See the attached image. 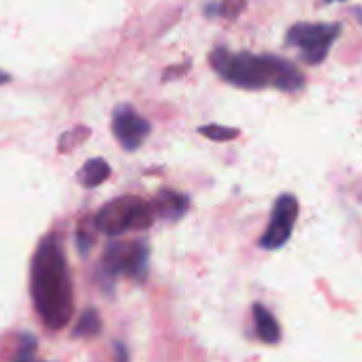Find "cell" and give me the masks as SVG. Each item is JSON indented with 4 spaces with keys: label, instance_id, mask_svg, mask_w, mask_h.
Masks as SVG:
<instances>
[{
    "label": "cell",
    "instance_id": "11",
    "mask_svg": "<svg viewBox=\"0 0 362 362\" xmlns=\"http://www.w3.org/2000/svg\"><path fill=\"white\" fill-rule=\"evenodd\" d=\"M103 330V322H100V315L96 309H88L81 313L73 334L75 337H96L98 332Z\"/></svg>",
    "mask_w": 362,
    "mask_h": 362
},
{
    "label": "cell",
    "instance_id": "12",
    "mask_svg": "<svg viewBox=\"0 0 362 362\" xmlns=\"http://www.w3.org/2000/svg\"><path fill=\"white\" fill-rule=\"evenodd\" d=\"M199 132L205 134L207 139L220 141V143H222V141H233V139L239 136V130H237V128H226V126H218V124L203 126V128H199Z\"/></svg>",
    "mask_w": 362,
    "mask_h": 362
},
{
    "label": "cell",
    "instance_id": "14",
    "mask_svg": "<svg viewBox=\"0 0 362 362\" xmlns=\"http://www.w3.org/2000/svg\"><path fill=\"white\" fill-rule=\"evenodd\" d=\"M243 9H245V0H222L218 5V13L224 16L226 20H235Z\"/></svg>",
    "mask_w": 362,
    "mask_h": 362
},
{
    "label": "cell",
    "instance_id": "16",
    "mask_svg": "<svg viewBox=\"0 0 362 362\" xmlns=\"http://www.w3.org/2000/svg\"><path fill=\"white\" fill-rule=\"evenodd\" d=\"M113 347H115V362H130V356H128V349H126L124 343L115 341Z\"/></svg>",
    "mask_w": 362,
    "mask_h": 362
},
{
    "label": "cell",
    "instance_id": "10",
    "mask_svg": "<svg viewBox=\"0 0 362 362\" xmlns=\"http://www.w3.org/2000/svg\"><path fill=\"white\" fill-rule=\"evenodd\" d=\"M109 175H111V168H109V164L105 162V160H100V158H94V160H88L83 166H81V170H79V181H81V186H86V188H96V186H100L103 181H107L109 179Z\"/></svg>",
    "mask_w": 362,
    "mask_h": 362
},
{
    "label": "cell",
    "instance_id": "5",
    "mask_svg": "<svg viewBox=\"0 0 362 362\" xmlns=\"http://www.w3.org/2000/svg\"><path fill=\"white\" fill-rule=\"evenodd\" d=\"M339 37V26L330 24H296L288 30V43L303 52L305 62L320 64L326 60L330 45Z\"/></svg>",
    "mask_w": 362,
    "mask_h": 362
},
{
    "label": "cell",
    "instance_id": "8",
    "mask_svg": "<svg viewBox=\"0 0 362 362\" xmlns=\"http://www.w3.org/2000/svg\"><path fill=\"white\" fill-rule=\"evenodd\" d=\"M151 207H153V214L158 218L175 222V220L186 216V211L190 207V201L184 194L175 192V190H160Z\"/></svg>",
    "mask_w": 362,
    "mask_h": 362
},
{
    "label": "cell",
    "instance_id": "13",
    "mask_svg": "<svg viewBox=\"0 0 362 362\" xmlns=\"http://www.w3.org/2000/svg\"><path fill=\"white\" fill-rule=\"evenodd\" d=\"M35 351H37V339L30 332H24L20 337V347H18V354H16V362H33Z\"/></svg>",
    "mask_w": 362,
    "mask_h": 362
},
{
    "label": "cell",
    "instance_id": "2",
    "mask_svg": "<svg viewBox=\"0 0 362 362\" xmlns=\"http://www.w3.org/2000/svg\"><path fill=\"white\" fill-rule=\"evenodd\" d=\"M211 66L220 77L245 90L275 86L281 92H298L305 86V79L296 66L275 56L230 54L226 49H216L211 54Z\"/></svg>",
    "mask_w": 362,
    "mask_h": 362
},
{
    "label": "cell",
    "instance_id": "15",
    "mask_svg": "<svg viewBox=\"0 0 362 362\" xmlns=\"http://www.w3.org/2000/svg\"><path fill=\"white\" fill-rule=\"evenodd\" d=\"M92 233H88L86 230V224H81L79 228H77V247H79V252L81 254H88L90 252V247H92Z\"/></svg>",
    "mask_w": 362,
    "mask_h": 362
},
{
    "label": "cell",
    "instance_id": "6",
    "mask_svg": "<svg viewBox=\"0 0 362 362\" xmlns=\"http://www.w3.org/2000/svg\"><path fill=\"white\" fill-rule=\"evenodd\" d=\"M298 216V201L292 194H284L275 201L273 214H271V222L267 233L260 239V247L264 250H279L288 243L294 222Z\"/></svg>",
    "mask_w": 362,
    "mask_h": 362
},
{
    "label": "cell",
    "instance_id": "18",
    "mask_svg": "<svg viewBox=\"0 0 362 362\" xmlns=\"http://www.w3.org/2000/svg\"><path fill=\"white\" fill-rule=\"evenodd\" d=\"M326 3H337V0H326Z\"/></svg>",
    "mask_w": 362,
    "mask_h": 362
},
{
    "label": "cell",
    "instance_id": "17",
    "mask_svg": "<svg viewBox=\"0 0 362 362\" xmlns=\"http://www.w3.org/2000/svg\"><path fill=\"white\" fill-rule=\"evenodd\" d=\"M7 81H9V75L0 71V83H7Z\"/></svg>",
    "mask_w": 362,
    "mask_h": 362
},
{
    "label": "cell",
    "instance_id": "4",
    "mask_svg": "<svg viewBox=\"0 0 362 362\" xmlns=\"http://www.w3.org/2000/svg\"><path fill=\"white\" fill-rule=\"evenodd\" d=\"M149 264V247L145 241H111L103 256V273L109 279L128 275L136 281H143Z\"/></svg>",
    "mask_w": 362,
    "mask_h": 362
},
{
    "label": "cell",
    "instance_id": "1",
    "mask_svg": "<svg viewBox=\"0 0 362 362\" xmlns=\"http://www.w3.org/2000/svg\"><path fill=\"white\" fill-rule=\"evenodd\" d=\"M30 296L41 322L49 330H62L75 311L73 279L64 247L56 235L41 239L30 262Z\"/></svg>",
    "mask_w": 362,
    "mask_h": 362
},
{
    "label": "cell",
    "instance_id": "7",
    "mask_svg": "<svg viewBox=\"0 0 362 362\" xmlns=\"http://www.w3.org/2000/svg\"><path fill=\"white\" fill-rule=\"evenodd\" d=\"M151 126L145 117L134 113L130 107H117L113 113V134L119 145L128 151L143 145L145 136L149 134Z\"/></svg>",
    "mask_w": 362,
    "mask_h": 362
},
{
    "label": "cell",
    "instance_id": "9",
    "mask_svg": "<svg viewBox=\"0 0 362 362\" xmlns=\"http://www.w3.org/2000/svg\"><path fill=\"white\" fill-rule=\"evenodd\" d=\"M254 322H256V330H258L260 341L273 345V343H277L281 339L279 324L264 305H254Z\"/></svg>",
    "mask_w": 362,
    "mask_h": 362
},
{
    "label": "cell",
    "instance_id": "3",
    "mask_svg": "<svg viewBox=\"0 0 362 362\" xmlns=\"http://www.w3.org/2000/svg\"><path fill=\"white\" fill-rule=\"evenodd\" d=\"M153 207L136 197H122L107 203L94 218L96 230L119 237L128 230H145L153 222Z\"/></svg>",
    "mask_w": 362,
    "mask_h": 362
}]
</instances>
